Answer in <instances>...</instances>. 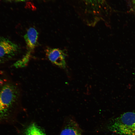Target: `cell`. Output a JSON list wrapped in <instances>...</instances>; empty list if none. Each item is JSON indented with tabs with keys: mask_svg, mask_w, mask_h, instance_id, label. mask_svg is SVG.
I'll list each match as a JSON object with an SVG mask.
<instances>
[{
	"mask_svg": "<svg viewBox=\"0 0 135 135\" xmlns=\"http://www.w3.org/2000/svg\"><path fill=\"white\" fill-rule=\"evenodd\" d=\"M87 2L90 4V0H86Z\"/></svg>",
	"mask_w": 135,
	"mask_h": 135,
	"instance_id": "cell-10",
	"label": "cell"
},
{
	"mask_svg": "<svg viewBox=\"0 0 135 135\" xmlns=\"http://www.w3.org/2000/svg\"><path fill=\"white\" fill-rule=\"evenodd\" d=\"M2 59L0 58V63L2 61Z\"/></svg>",
	"mask_w": 135,
	"mask_h": 135,
	"instance_id": "cell-12",
	"label": "cell"
},
{
	"mask_svg": "<svg viewBox=\"0 0 135 135\" xmlns=\"http://www.w3.org/2000/svg\"><path fill=\"white\" fill-rule=\"evenodd\" d=\"M25 135H46L38 127L34 124H32L26 129Z\"/></svg>",
	"mask_w": 135,
	"mask_h": 135,
	"instance_id": "cell-7",
	"label": "cell"
},
{
	"mask_svg": "<svg viewBox=\"0 0 135 135\" xmlns=\"http://www.w3.org/2000/svg\"><path fill=\"white\" fill-rule=\"evenodd\" d=\"M38 33L33 27H30L24 36L27 51L22 58L13 64L16 68L25 66L29 62L32 55L38 44Z\"/></svg>",
	"mask_w": 135,
	"mask_h": 135,
	"instance_id": "cell-3",
	"label": "cell"
},
{
	"mask_svg": "<svg viewBox=\"0 0 135 135\" xmlns=\"http://www.w3.org/2000/svg\"><path fill=\"white\" fill-rule=\"evenodd\" d=\"M14 0L17 1H23L24 0Z\"/></svg>",
	"mask_w": 135,
	"mask_h": 135,
	"instance_id": "cell-11",
	"label": "cell"
},
{
	"mask_svg": "<svg viewBox=\"0 0 135 135\" xmlns=\"http://www.w3.org/2000/svg\"><path fill=\"white\" fill-rule=\"evenodd\" d=\"M104 0H90V4H101Z\"/></svg>",
	"mask_w": 135,
	"mask_h": 135,
	"instance_id": "cell-9",
	"label": "cell"
},
{
	"mask_svg": "<svg viewBox=\"0 0 135 135\" xmlns=\"http://www.w3.org/2000/svg\"><path fill=\"white\" fill-rule=\"evenodd\" d=\"M127 1L130 11L135 16V0H127Z\"/></svg>",
	"mask_w": 135,
	"mask_h": 135,
	"instance_id": "cell-8",
	"label": "cell"
},
{
	"mask_svg": "<svg viewBox=\"0 0 135 135\" xmlns=\"http://www.w3.org/2000/svg\"><path fill=\"white\" fill-rule=\"evenodd\" d=\"M45 52L47 57L52 63L61 68H66L65 58L66 54L64 51L58 48H47Z\"/></svg>",
	"mask_w": 135,
	"mask_h": 135,
	"instance_id": "cell-4",
	"label": "cell"
},
{
	"mask_svg": "<svg viewBox=\"0 0 135 135\" xmlns=\"http://www.w3.org/2000/svg\"><path fill=\"white\" fill-rule=\"evenodd\" d=\"M108 128L118 134L135 135V112H125L112 120Z\"/></svg>",
	"mask_w": 135,
	"mask_h": 135,
	"instance_id": "cell-2",
	"label": "cell"
},
{
	"mask_svg": "<svg viewBox=\"0 0 135 135\" xmlns=\"http://www.w3.org/2000/svg\"><path fill=\"white\" fill-rule=\"evenodd\" d=\"M82 130L77 122L73 119H69L60 135H81Z\"/></svg>",
	"mask_w": 135,
	"mask_h": 135,
	"instance_id": "cell-6",
	"label": "cell"
},
{
	"mask_svg": "<svg viewBox=\"0 0 135 135\" xmlns=\"http://www.w3.org/2000/svg\"><path fill=\"white\" fill-rule=\"evenodd\" d=\"M20 91L12 83L0 85V121L7 119L13 106L20 102Z\"/></svg>",
	"mask_w": 135,
	"mask_h": 135,
	"instance_id": "cell-1",
	"label": "cell"
},
{
	"mask_svg": "<svg viewBox=\"0 0 135 135\" xmlns=\"http://www.w3.org/2000/svg\"><path fill=\"white\" fill-rule=\"evenodd\" d=\"M19 48L16 43L4 37L0 36V58L11 57L18 51Z\"/></svg>",
	"mask_w": 135,
	"mask_h": 135,
	"instance_id": "cell-5",
	"label": "cell"
}]
</instances>
